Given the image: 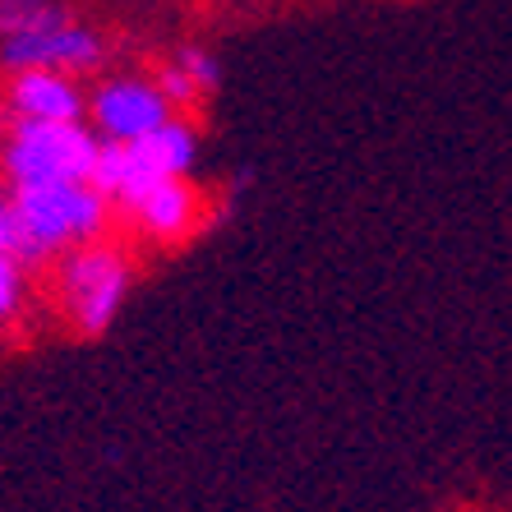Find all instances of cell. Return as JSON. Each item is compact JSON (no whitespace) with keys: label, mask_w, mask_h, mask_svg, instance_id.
Here are the masks:
<instances>
[{"label":"cell","mask_w":512,"mask_h":512,"mask_svg":"<svg viewBox=\"0 0 512 512\" xmlns=\"http://www.w3.org/2000/svg\"><path fill=\"white\" fill-rule=\"evenodd\" d=\"M14 203V259L24 268H42L56 263L60 254L93 245L111 231V208L88 180H65V185H10Z\"/></svg>","instance_id":"obj_1"},{"label":"cell","mask_w":512,"mask_h":512,"mask_svg":"<svg viewBox=\"0 0 512 512\" xmlns=\"http://www.w3.org/2000/svg\"><path fill=\"white\" fill-rule=\"evenodd\" d=\"M134 254L130 245L102 236L93 245L60 254L56 259V310L74 337H102L120 319L125 300L134 291Z\"/></svg>","instance_id":"obj_2"},{"label":"cell","mask_w":512,"mask_h":512,"mask_svg":"<svg viewBox=\"0 0 512 512\" xmlns=\"http://www.w3.org/2000/svg\"><path fill=\"white\" fill-rule=\"evenodd\" d=\"M194 167H199V125L185 116H171L134 143H97L88 185L116 213H125L143 190H153L157 180L194 176Z\"/></svg>","instance_id":"obj_3"},{"label":"cell","mask_w":512,"mask_h":512,"mask_svg":"<svg viewBox=\"0 0 512 512\" xmlns=\"http://www.w3.org/2000/svg\"><path fill=\"white\" fill-rule=\"evenodd\" d=\"M88 120H10L0 134V176L10 185H65L88 180L97 157Z\"/></svg>","instance_id":"obj_4"},{"label":"cell","mask_w":512,"mask_h":512,"mask_svg":"<svg viewBox=\"0 0 512 512\" xmlns=\"http://www.w3.org/2000/svg\"><path fill=\"white\" fill-rule=\"evenodd\" d=\"M107 65V37L93 24H79L70 14H56L51 24L28 28L0 42V70H51V74H97Z\"/></svg>","instance_id":"obj_5"},{"label":"cell","mask_w":512,"mask_h":512,"mask_svg":"<svg viewBox=\"0 0 512 512\" xmlns=\"http://www.w3.org/2000/svg\"><path fill=\"white\" fill-rule=\"evenodd\" d=\"M84 120L102 143H134L143 134H153L162 120H171V107L167 97L157 93L153 74L120 70L88 88Z\"/></svg>","instance_id":"obj_6"},{"label":"cell","mask_w":512,"mask_h":512,"mask_svg":"<svg viewBox=\"0 0 512 512\" xmlns=\"http://www.w3.org/2000/svg\"><path fill=\"white\" fill-rule=\"evenodd\" d=\"M125 213H130L134 231L148 245L176 250V245L194 240V231L208 222V203H203L199 185L190 176H180V180H157L153 190H143Z\"/></svg>","instance_id":"obj_7"},{"label":"cell","mask_w":512,"mask_h":512,"mask_svg":"<svg viewBox=\"0 0 512 512\" xmlns=\"http://www.w3.org/2000/svg\"><path fill=\"white\" fill-rule=\"evenodd\" d=\"M5 116L10 120H84L88 88L70 74L51 70H19L5 88Z\"/></svg>","instance_id":"obj_8"},{"label":"cell","mask_w":512,"mask_h":512,"mask_svg":"<svg viewBox=\"0 0 512 512\" xmlns=\"http://www.w3.org/2000/svg\"><path fill=\"white\" fill-rule=\"evenodd\" d=\"M171 60L190 74V84L199 88L203 102H208V97H217V88H222V60H217L213 51L199 47V42H185V47L171 51Z\"/></svg>","instance_id":"obj_9"},{"label":"cell","mask_w":512,"mask_h":512,"mask_svg":"<svg viewBox=\"0 0 512 512\" xmlns=\"http://www.w3.org/2000/svg\"><path fill=\"white\" fill-rule=\"evenodd\" d=\"M56 14H65L56 0H0V42L14 33H28V28L51 24Z\"/></svg>","instance_id":"obj_10"},{"label":"cell","mask_w":512,"mask_h":512,"mask_svg":"<svg viewBox=\"0 0 512 512\" xmlns=\"http://www.w3.org/2000/svg\"><path fill=\"white\" fill-rule=\"evenodd\" d=\"M28 305V268L14 254H0V328L14 323Z\"/></svg>","instance_id":"obj_11"},{"label":"cell","mask_w":512,"mask_h":512,"mask_svg":"<svg viewBox=\"0 0 512 512\" xmlns=\"http://www.w3.org/2000/svg\"><path fill=\"white\" fill-rule=\"evenodd\" d=\"M19 231H14V203H10V185H0V254H14Z\"/></svg>","instance_id":"obj_12"},{"label":"cell","mask_w":512,"mask_h":512,"mask_svg":"<svg viewBox=\"0 0 512 512\" xmlns=\"http://www.w3.org/2000/svg\"><path fill=\"white\" fill-rule=\"evenodd\" d=\"M5 125H10V116H5V102H0V134H5Z\"/></svg>","instance_id":"obj_13"}]
</instances>
